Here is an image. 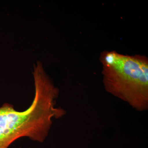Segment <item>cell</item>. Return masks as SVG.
I'll return each instance as SVG.
<instances>
[{
	"label": "cell",
	"mask_w": 148,
	"mask_h": 148,
	"mask_svg": "<svg viewBox=\"0 0 148 148\" xmlns=\"http://www.w3.org/2000/svg\"><path fill=\"white\" fill-rule=\"evenodd\" d=\"M35 95L26 110L16 111L8 103L0 107V148H8L22 137L42 143L47 137L53 119L61 118L65 111L56 107L58 90L39 61L34 65Z\"/></svg>",
	"instance_id": "6da1fadb"
},
{
	"label": "cell",
	"mask_w": 148,
	"mask_h": 148,
	"mask_svg": "<svg viewBox=\"0 0 148 148\" xmlns=\"http://www.w3.org/2000/svg\"><path fill=\"white\" fill-rule=\"evenodd\" d=\"M107 92L137 111L148 108V59L145 56L124 55L114 51L100 55Z\"/></svg>",
	"instance_id": "7a4b0ae2"
}]
</instances>
